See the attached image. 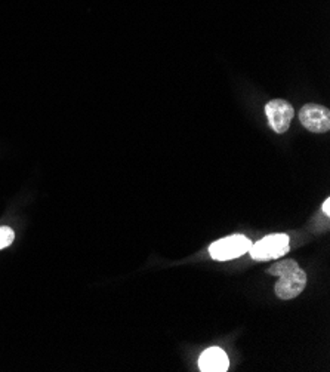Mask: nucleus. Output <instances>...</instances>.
<instances>
[{
    "mask_svg": "<svg viewBox=\"0 0 330 372\" xmlns=\"http://www.w3.org/2000/svg\"><path fill=\"white\" fill-rule=\"evenodd\" d=\"M250 257L257 261L276 260L289 252V236L288 235H270L255 245H250Z\"/></svg>",
    "mask_w": 330,
    "mask_h": 372,
    "instance_id": "1",
    "label": "nucleus"
},
{
    "mask_svg": "<svg viewBox=\"0 0 330 372\" xmlns=\"http://www.w3.org/2000/svg\"><path fill=\"white\" fill-rule=\"evenodd\" d=\"M250 240L243 235H234L219 239L211 245L209 254L216 261H228L249 252Z\"/></svg>",
    "mask_w": 330,
    "mask_h": 372,
    "instance_id": "2",
    "label": "nucleus"
},
{
    "mask_svg": "<svg viewBox=\"0 0 330 372\" xmlns=\"http://www.w3.org/2000/svg\"><path fill=\"white\" fill-rule=\"evenodd\" d=\"M265 115L270 127L277 134L286 132L293 119V107L285 100H273L265 105Z\"/></svg>",
    "mask_w": 330,
    "mask_h": 372,
    "instance_id": "3",
    "label": "nucleus"
},
{
    "mask_svg": "<svg viewBox=\"0 0 330 372\" xmlns=\"http://www.w3.org/2000/svg\"><path fill=\"white\" fill-rule=\"evenodd\" d=\"M300 120L302 125L316 134L327 132L330 128V113L326 107L319 104H307L301 108Z\"/></svg>",
    "mask_w": 330,
    "mask_h": 372,
    "instance_id": "4",
    "label": "nucleus"
},
{
    "mask_svg": "<svg viewBox=\"0 0 330 372\" xmlns=\"http://www.w3.org/2000/svg\"><path fill=\"white\" fill-rule=\"evenodd\" d=\"M307 286V274L302 269L297 267L296 270L280 276L278 282L276 284V293L281 300H292L296 298Z\"/></svg>",
    "mask_w": 330,
    "mask_h": 372,
    "instance_id": "5",
    "label": "nucleus"
},
{
    "mask_svg": "<svg viewBox=\"0 0 330 372\" xmlns=\"http://www.w3.org/2000/svg\"><path fill=\"white\" fill-rule=\"evenodd\" d=\"M199 366L203 372H225L228 371L230 361L223 349L211 347L201 353L199 359Z\"/></svg>",
    "mask_w": 330,
    "mask_h": 372,
    "instance_id": "6",
    "label": "nucleus"
},
{
    "mask_svg": "<svg viewBox=\"0 0 330 372\" xmlns=\"http://www.w3.org/2000/svg\"><path fill=\"white\" fill-rule=\"evenodd\" d=\"M297 267V262L293 261V260H286V261H280V262H276L274 266H271L269 269V273L273 274V276H283V274H288L293 270H296Z\"/></svg>",
    "mask_w": 330,
    "mask_h": 372,
    "instance_id": "7",
    "label": "nucleus"
},
{
    "mask_svg": "<svg viewBox=\"0 0 330 372\" xmlns=\"http://www.w3.org/2000/svg\"><path fill=\"white\" fill-rule=\"evenodd\" d=\"M15 239V233L11 227L2 226L0 227V250H4V248H8Z\"/></svg>",
    "mask_w": 330,
    "mask_h": 372,
    "instance_id": "8",
    "label": "nucleus"
},
{
    "mask_svg": "<svg viewBox=\"0 0 330 372\" xmlns=\"http://www.w3.org/2000/svg\"><path fill=\"white\" fill-rule=\"evenodd\" d=\"M323 212H324L326 215L330 214V199H326V200H324V204H323Z\"/></svg>",
    "mask_w": 330,
    "mask_h": 372,
    "instance_id": "9",
    "label": "nucleus"
}]
</instances>
